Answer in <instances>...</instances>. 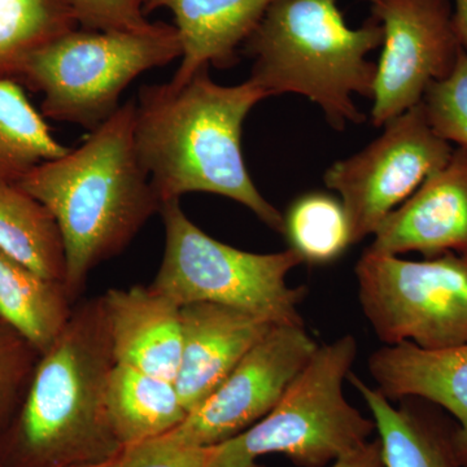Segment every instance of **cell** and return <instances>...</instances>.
Wrapping results in <instances>:
<instances>
[{
	"label": "cell",
	"instance_id": "obj_28",
	"mask_svg": "<svg viewBox=\"0 0 467 467\" xmlns=\"http://www.w3.org/2000/svg\"><path fill=\"white\" fill-rule=\"evenodd\" d=\"M331 467H384L379 439L368 441L358 450L344 454Z\"/></svg>",
	"mask_w": 467,
	"mask_h": 467
},
{
	"label": "cell",
	"instance_id": "obj_9",
	"mask_svg": "<svg viewBox=\"0 0 467 467\" xmlns=\"http://www.w3.org/2000/svg\"><path fill=\"white\" fill-rule=\"evenodd\" d=\"M383 128L374 142L334 162L324 175L326 186L342 198L352 244L373 236L453 153L429 125L420 103Z\"/></svg>",
	"mask_w": 467,
	"mask_h": 467
},
{
	"label": "cell",
	"instance_id": "obj_25",
	"mask_svg": "<svg viewBox=\"0 0 467 467\" xmlns=\"http://www.w3.org/2000/svg\"><path fill=\"white\" fill-rule=\"evenodd\" d=\"M39 358L29 340L0 319V434L26 398Z\"/></svg>",
	"mask_w": 467,
	"mask_h": 467
},
{
	"label": "cell",
	"instance_id": "obj_18",
	"mask_svg": "<svg viewBox=\"0 0 467 467\" xmlns=\"http://www.w3.org/2000/svg\"><path fill=\"white\" fill-rule=\"evenodd\" d=\"M75 306L66 284L46 278L0 251V319L41 355L63 333Z\"/></svg>",
	"mask_w": 467,
	"mask_h": 467
},
{
	"label": "cell",
	"instance_id": "obj_7",
	"mask_svg": "<svg viewBox=\"0 0 467 467\" xmlns=\"http://www.w3.org/2000/svg\"><path fill=\"white\" fill-rule=\"evenodd\" d=\"M160 214L164 256L150 288L180 306L221 304L273 325L304 326L299 306L306 290L285 282L304 263L299 252L252 254L218 242L186 216L180 201L164 202Z\"/></svg>",
	"mask_w": 467,
	"mask_h": 467
},
{
	"label": "cell",
	"instance_id": "obj_19",
	"mask_svg": "<svg viewBox=\"0 0 467 467\" xmlns=\"http://www.w3.org/2000/svg\"><path fill=\"white\" fill-rule=\"evenodd\" d=\"M107 409L121 445L161 438L189 417L174 382L122 364L110 371Z\"/></svg>",
	"mask_w": 467,
	"mask_h": 467
},
{
	"label": "cell",
	"instance_id": "obj_23",
	"mask_svg": "<svg viewBox=\"0 0 467 467\" xmlns=\"http://www.w3.org/2000/svg\"><path fill=\"white\" fill-rule=\"evenodd\" d=\"M285 223L291 248L309 263L337 259L352 244L342 202L325 193H310L295 202Z\"/></svg>",
	"mask_w": 467,
	"mask_h": 467
},
{
	"label": "cell",
	"instance_id": "obj_8",
	"mask_svg": "<svg viewBox=\"0 0 467 467\" xmlns=\"http://www.w3.org/2000/svg\"><path fill=\"white\" fill-rule=\"evenodd\" d=\"M362 312L384 346L467 343V254L422 261L365 251L355 267Z\"/></svg>",
	"mask_w": 467,
	"mask_h": 467
},
{
	"label": "cell",
	"instance_id": "obj_5",
	"mask_svg": "<svg viewBox=\"0 0 467 467\" xmlns=\"http://www.w3.org/2000/svg\"><path fill=\"white\" fill-rule=\"evenodd\" d=\"M356 356L352 335L318 346L263 420L211 447L208 467H260L257 459L272 453L301 467H324L367 444L376 423L347 400L343 389Z\"/></svg>",
	"mask_w": 467,
	"mask_h": 467
},
{
	"label": "cell",
	"instance_id": "obj_16",
	"mask_svg": "<svg viewBox=\"0 0 467 467\" xmlns=\"http://www.w3.org/2000/svg\"><path fill=\"white\" fill-rule=\"evenodd\" d=\"M275 0H152L147 15L167 8L174 18L182 57L171 84L182 86L199 70L229 69Z\"/></svg>",
	"mask_w": 467,
	"mask_h": 467
},
{
	"label": "cell",
	"instance_id": "obj_17",
	"mask_svg": "<svg viewBox=\"0 0 467 467\" xmlns=\"http://www.w3.org/2000/svg\"><path fill=\"white\" fill-rule=\"evenodd\" d=\"M348 382L367 402L376 423L384 467H462L454 450L456 427L422 409L393 407L382 392L353 373Z\"/></svg>",
	"mask_w": 467,
	"mask_h": 467
},
{
	"label": "cell",
	"instance_id": "obj_27",
	"mask_svg": "<svg viewBox=\"0 0 467 467\" xmlns=\"http://www.w3.org/2000/svg\"><path fill=\"white\" fill-rule=\"evenodd\" d=\"M78 27L94 32H140L153 23L147 20L152 0H63Z\"/></svg>",
	"mask_w": 467,
	"mask_h": 467
},
{
	"label": "cell",
	"instance_id": "obj_21",
	"mask_svg": "<svg viewBox=\"0 0 467 467\" xmlns=\"http://www.w3.org/2000/svg\"><path fill=\"white\" fill-rule=\"evenodd\" d=\"M21 86L0 77V184H17L34 168L66 155Z\"/></svg>",
	"mask_w": 467,
	"mask_h": 467
},
{
	"label": "cell",
	"instance_id": "obj_6",
	"mask_svg": "<svg viewBox=\"0 0 467 467\" xmlns=\"http://www.w3.org/2000/svg\"><path fill=\"white\" fill-rule=\"evenodd\" d=\"M181 57L180 36L169 24L140 32L77 27L30 52L16 72L42 92L46 116L92 131L115 115L137 77Z\"/></svg>",
	"mask_w": 467,
	"mask_h": 467
},
{
	"label": "cell",
	"instance_id": "obj_3",
	"mask_svg": "<svg viewBox=\"0 0 467 467\" xmlns=\"http://www.w3.org/2000/svg\"><path fill=\"white\" fill-rule=\"evenodd\" d=\"M116 359L101 296L78 301L0 434L5 467H85L122 447L107 409Z\"/></svg>",
	"mask_w": 467,
	"mask_h": 467
},
{
	"label": "cell",
	"instance_id": "obj_22",
	"mask_svg": "<svg viewBox=\"0 0 467 467\" xmlns=\"http://www.w3.org/2000/svg\"><path fill=\"white\" fill-rule=\"evenodd\" d=\"M77 27L63 0H0V77L16 72L30 52Z\"/></svg>",
	"mask_w": 467,
	"mask_h": 467
},
{
	"label": "cell",
	"instance_id": "obj_24",
	"mask_svg": "<svg viewBox=\"0 0 467 467\" xmlns=\"http://www.w3.org/2000/svg\"><path fill=\"white\" fill-rule=\"evenodd\" d=\"M423 110L434 133L467 150V50L463 48L453 70L427 88Z\"/></svg>",
	"mask_w": 467,
	"mask_h": 467
},
{
	"label": "cell",
	"instance_id": "obj_14",
	"mask_svg": "<svg viewBox=\"0 0 467 467\" xmlns=\"http://www.w3.org/2000/svg\"><path fill=\"white\" fill-rule=\"evenodd\" d=\"M368 370L389 400L422 399L450 411L459 423L454 450L467 467V343L439 350L411 343L383 346L368 358Z\"/></svg>",
	"mask_w": 467,
	"mask_h": 467
},
{
	"label": "cell",
	"instance_id": "obj_20",
	"mask_svg": "<svg viewBox=\"0 0 467 467\" xmlns=\"http://www.w3.org/2000/svg\"><path fill=\"white\" fill-rule=\"evenodd\" d=\"M0 251L66 284V248L57 221L18 184H0Z\"/></svg>",
	"mask_w": 467,
	"mask_h": 467
},
{
	"label": "cell",
	"instance_id": "obj_4",
	"mask_svg": "<svg viewBox=\"0 0 467 467\" xmlns=\"http://www.w3.org/2000/svg\"><path fill=\"white\" fill-rule=\"evenodd\" d=\"M383 29L373 17L347 26L337 0H275L243 46L250 81L269 97L297 94L322 109L337 131L367 121L353 95L373 98Z\"/></svg>",
	"mask_w": 467,
	"mask_h": 467
},
{
	"label": "cell",
	"instance_id": "obj_15",
	"mask_svg": "<svg viewBox=\"0 0 467 467\" xmlns=\"http://www.w3.org/2000/svg\"><path fill=\"white\" fill-rule=\"evenodd\" d=\"M116 364L174 382L182 353L181 306L153 288L101 295Z\"/></svg>",
	"mask_w": 467,
	"mask_h": 467
},
{
	"label": "cell",
	"instance_id": "obj_12",
	"mask_svg": "<svg viewBox=\"0 0 467 467\" xmlns=\"http://www.w3.org/2000/svg\"><path fill=\"white\" fill-rule=\"evenodd\" d=\"M368 252L399 256L467 254V150H453L447 164L384 220Z\"/></svg>",
	"mask_w": 467,
	"mask_h": 467
},
{
	"label": "cell",
	"instance_id": "obj_29",
	"mask_svg": "<svg viewBox=\"0 0 467 467\" xmlns=\"http://www.w3.org/2000/svg\"><path fill=\"white\" fill-rule=\"evenodd\" d=\"M453 24L461 46L467 50V0H454Z\"/></svg>",
	"mask_w": 467,
	"mask_h": 467
},
{
	"label": "cell",
	"instance_id": "obj_26",
	"mask_svg": "<svg viewBox=\"0 0 467 467\" xmlns=\"http://www.w3.org/2000/svg\"><path fill=\"white\" fill-rule=\"evenodd\" d=\"M211 447H184L167 436L125 444L109 459L85 467H208Z\"/></svg>",
	"mask_w": 467,
	"mask_h": 467
},
{
	"label": "cell",
	"instance_id": "obj_2",
	"mask_svg": "<svg viewBox=\"0 0 467 467\" xmlns=\"http://www.w3.org/2000/svg\"><path fill=\"white\" fill-rule=\"evenodd\" d=\"M137 100L130 99L78 149L34 168L18 186L57 221L67 257V290L78 303L88 275L119 256L160 202L135 149Z\"/></svg>",
	"mask_w": 467,
	"mask_h": 467
},
{
	"label": "cell",
	"instance_id": "obj_13",
	"mask_svg": "<svg viewBox=\"0 0 467 467\" xmlns=\"http://www.w3.org/2000/svg\"><path fill=\"white\" fill-rule=\"evenodd\" d=\"M182 353L174 386L190 413L201 407L273 324L214 303L181 306Z\"/></svg>",
	"mask_w": 467,
	"mask_h": 467
},
{
	"label": "cell",
	"instance_id": "obj_1",
	"mask_svg": "<svg viewBox=\"0 0 467 467\" xmlns=\"http://www.w3.org/2000/svg\"><path fill=\"white\" fill-rule=\"evenodd\" d=\"M269 98L254 82L221 86L199 70L182 86H142L135 149L161 205L190 192L233 199L285 235V216L261 195L242 152L245 117Z\"/></svg>",
	"mask_w": 467,
	"mask_h": 467
},
{
	"label": "cell",
	"instance_id": "obj_11",
	"mask_svg": "<svg viewBox=\"0 0 467 467\" xmlns=\"http://www.w3.org/2000/svg\"><path fill=\"white\" fill-rule=\"evenodd\" d=\"M318 346L304 326H273L216 391L164 436L184 447L208 448L242 434L278 404Z\"/></svg>",
	"mask_w": 467,
	"mask_h": 467
},
{
	"label": "cell",
	"instance_id": "obj_30",
	"mask_svg": "<svg viewBox=\"0 0 467 467\" xmlns=\"http://www.w3.org/2000/svg\"><path fill=\"white\" fill-rule=\"evenodd\" d=\"M0 467H5V465H3V463H2V462H0Z\"/></svg>",
	"mask_w": 467,
	"mask_h": 467
},
{
	"label": "cell",
	"instance_id": "obj_10",
	"mask_svg": "<svg viewBox=\"0 0 467 467\" xmlns=\"http://www.w3.org/2000/svg\"><path fill=\"white\" fill-rule=\"evenodd\" d=\"M383 29L377 63L371 122L383 128L422 101L432 82L445 78L462 46L457 38L451 0H368Z\"/></svg>",
	"mask_w": 467,
	"mask_h": 467
}]
</instances>
